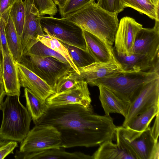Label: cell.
I'll list each match as a JSON object with an SVG mask.
<instances>
[{
    "instance_id": "obj_22",
    "label": "cell",
    "mask_w": 159,
    "mask_h": 159,
    "mask_svg": "<svg viewBox=\"0 0 159 159\" xmlns=\"http://www.w3.org/2000/svg\"><path fill=\"white\" fill-rule=\"evenodd\" d=\"M24 91L26 107L34 123L43 115L48 106L46 102L42 101L28 89L25 88Z\"/></svg>"
},
{
    "instance_id": "obj_11",
    "label": "cell",
    "mask_w": 159,
    "mask_h": 159,
    "mask_svg": "<svg viewBox=\"0 0 159 159\" xmlns=\"http://www.w3.org/2000/svg\"><path fill=\"white\" fill-rule=\"evenodd\" d=\"M78 69V73L75 72L71 69L64 76L77 81H83L89 84L98 79L123 72L120 65L114 62H95Z\"/></svg>"
},
{
    "instance_id": "obj_44",
    "label": "cell",
    "mask_w": 159,
    "mask_h": 159,
    "mask_svg": "<svg viewBox=\"0 0 159 159\" xmlns=\"http://www.w3.org/2000/svg\"><path fill=\"white\" fill-rule=\"evenodd\" d=\"M150 1L152 3V0H148Z\"/></svg>"
},
{
    "instance_id": "obj_37",
    "label": "cell",
    "mask_w": 159,
    "mask_h": 159,
    "mask_svg": "<svg viewBox=\"0 0 159 159\" xmlns=\"http://www.w3.org/2000/svg\"><path fill=\"white\" fill-rule=\"evenodd\" d=\"M151 128L152 134L156 141L158 140L159 136V114L156 116L154 124Z\"/></svg>"
},
{
    "instance_id": "obj_16",
    "label": "cell",
    "mask_w": 159,
    "mask_h": 159,
    "mask_svg": "<svg viewBox=\"0 0 159 159\" xmlns=\"http://www.w3.org/2000/svg\"><path fill=\"white\" fill-rule=\"evenodd\" d=\"M114 54L123 72H156L159 74V61L152 60L147 56L132 53L126 56L118 54L113 48Z\"/></svg>"
},
{
    "instance_id": "obj_2",
    "label": "cell",
    "mask_w": 159,
    "mask_h": 159,
    "mask_svg": "<svg viewBox=\"0 0 159 159\" xmlns=\"http://www.w3.org/2000/svg\"><path fill=\"white\" fill-rule=\"evenodd\" d=\"M118 15L103 10L95 1L65 18L113 48L119 23Z\"/></svg>"
},
{
    "instance_id": "obj_5",
    "label": "cell",
    "mask_w": 159,
    "mask_h": 159,
    "mask_svg": "<svg viewBox=\"0 0 159 159\" xmlns=\"http://www.w3.org/2000/svg\"><path fill=\"white\" fill-rule=\"evenodd\" d=\"M116 144L134 159H150L156 143L150 126L143 131H138L127 127H116Z\"/></svg>"
},
{
    "instance_id": "obj_25",
    "label": "cell",
    "mask_w": 159,
    "mask_h": 159,
    "mask_svg": "<svg viewBox=\"0 0 159 159\" xmlns=\"http://www.w3.org/2000/svg\"><path fill=\"white\" fill-rule=\"evenodd\" d=\"M38 39L45 45L57 52L68 61L69 65L76 73H78V68L73 61L67 48L64 43L55 37L48 34L44 36L38 35Z\"/></svg>"
},
{
    "instance_id": "obj_34",
    "label": "cell",
    "mask_w": 159,
    "mask_h": 159,
    "mask_svg": "<svg viewBox=\"0 0 159 159\" xmlns=\"http://www.w3.org/2000/svg\"><path fill=\"white\" fill-rule=\"evenodd\" d=\"M78 82V81L63 76L58 81L54 87V94H58L70 89Z\"/></svg>"
},
{
    "instance_id": "obj_15",
    "label": "cell",
    "mask_w": 159,
    "mask_h": 159,
    "mask_svg": "<svg viewBox=\"0 0 159 159\" xmlns=\"http://www.w3.org/2000/svg\"><path fill=\"white\" fill-rule=\"evenodd\" d=\"M21 87L30 89L43 102L55 94L52 88L20 62L17 63Z\"/></svg>"
},
{
    "instance_id": "obj_32",
    "label": "cell",
    "mask_w": 159,
    "mask_h": 159,
    "mask_svg": "<svg viewBox=\"0 0 159 159\" xmlns=\"http://www.w3.org/2000/svg\"><path fill=\"white\" fill-rule=\"evenodd\" d=\"M102 9L111 13L118 14L124 9L120 0H97Z\"/></svg>"
},
{
    "instance_id": "obj_12",
    "label": "cell",
    "mask_w": 159,
    "mask_h": 159,
    "mask_svg": "<svg viewBox=\"0 0 159 159\" xmlns=\"http://www.w3.org/2000/svg\"><path fill=\"white\" fill-rule=\"evenodd\" d=\"M142 28V24L132 17L126 16L122 18L115 36L113 48L116 52L123 55L131 54L137 34Z\"/></svg>"
},
{
    "instance_id": "obj_33",
    "label": "cell",
    "mask_w": 159,
    "mask_h": 159,
    "mask_svg": "<svg viewBox=\"0 0 159 159\" xmlns=\"http://www.w3.org/2000/svg\"><path fill=\"white\" fill-rule=\"evenodd\" d=\"M18 147V142L16 141L0 139V159L13 154L14 150Z\"/></svg>"
},
{
    "instance_id": "obj_14",
    "label": "cell",
    "mask_w": 159,
    "mask_h": 159,
    "mask_svg": "<svg viewBox=\"0 0 159 159\" xmlns=\"http://www.w3.org/2000/svg\"><path fill=\"white\" fill-rule=\"evenodd\" d=\"M155 21L153 28L143 27L139 31L131 54H144L153 60L159 61V21Z\"/></svg>"
},
{
    "instance_id": "obj_43",
    "label": "cell",
    "mask_w": 159,
    "mask_h": 159,
    "mask_svg": "<svg viewBox=\"0 0 159 159\" xmlns=\"http://www.w3.org/2000/svg\"><path fill=\"white\" fill-rule=\"evenodd\" d=\"M2 83V70L1 69L0 65V83Z\"/></svg>"
},
{
    "instance_id": "obj_40",
    "label": "cell",
    "mask_w": 159,
    "mask_h": 159,
    "mask_svg": "<svg viewBox=\"0 0 159 159\" xmlns=\"http://www.w3.org/2000/svg\"><path fill=\"white\" fill-rule=\"evenodd\" d=\"M68 0H53L55 4L60 8L62 7Z\"/></svg>"
},
{
    "instance_id": "obj_31",
    "label": "cell",
    "mask_w": 159,
    "mask_h": 159,
    "mask_svg": "<svg viewBox=\"0 0 159 159\" xmlns=\"http://www.w3.org/2000/svg\"><path fill=\"white\" fill-rule=\"evenodd\" d=\"M34 3L41 16L48 15L54 16L57 13V6L53 0H33Z\"/></svg>"
},
{
    "instance_id": "obj_42",
    "label": "cell",
    "mask_w": 159,
    "mask_h": 159,
    "mask_svg": "<svg viewBox=\"0 0 159 159\" xmlns=\"http://www.w3.org/2000/svg\"><path fill=\"white\" fill-rule=\"evenodd\" d=\"M152 3L157 7H159V0H152Z\"/></svg>"
},
{
    "instance_id": "obj_39",
    "label": "cell",
    "mask_w": 159,
    "mask_h": 159,
    "mask_svg": "<svg viewBox=\"0 0 159 159\" xmlns=\"http://www.w3.org/2000/svg\"><path fill=\"white\" fill-rule=\"evenodd\" d=\"M6 95L3 84L2 83H0V110H1L3 99Z\"/></svg>"
},
{
    "instance_id": "obj_19",
    "label": "cell",
    "mask_w": 159,
    "mask_h": 159,
    "mask_svg": "<svg viewBox=\"0 0 159 159\" xmlns=\"http://www.w3.org/2000/svg\"><path fill=\"white\" fill-rule=\"evenodd\" d=\"M98 87L99 91V99L105 115L117 113L125 117L131 103L122 99L105 87L101 85Z\"/></svg>"
},
{
    "instance_id": "obj_18",
    "label": "cell",
    "mask_w": 159,
    "mask_h": 159,
    "mask_svg": "<svg viewBox=\"0 0 159 159\" xmlns=\"http://www.w3.org/2000/svg\"><path fill=\"white\" fill-rule=\"evenodd\" d=\"M86 51L93 57L95 62L118 63L111 48L101 39L93 34L83 30Z\"/></svg>"
},
{
    "instance_id": "obj_21",
    "label": "cell",
    "mask_w": 159,
    "mask_h": 159,
    "mask_svg": "<svg viewBox=\"0 0 159 159\" xmlns=\"http://www.w3.org/2000/svg\"><path fill=\"white\" fill-rule=\"evenodd\" d=\"M92 156L93 159H134L111 141H106L99 145Z\"/></svg>"
},
{
    "instance_id": "obj_1",
    "label": "cell",
    "mask_w": 159,
    "mask_h": 159,
    "mask_svg": "<svg viewBox=\"0 0 159 159\" xmlns=\"http://www.w3.org/2000/svg\"><path fill=\"white\" fill-rule=\"evenodd\" d=\"M35 125H48L59 132L61 148L90 147L114 140L116 128L110 115L94 112L92 106L78 104L49 106Z\"/></svg>"
},
{
    "instance_id": "obj_9",
    "label": "cell",
    "mask_w": 159,
    "mask_h": 159,
    "mask_svg": "<svg viewBox=\"0 0 159 159\" xmlns=\"http://www.w3.org/2000/svg\"><path fill=\"white\" fill-rule=\"evenodd\" d=\"M24 2L25 17L23 32L20 39L21 58L25 55L32 46L39 41L38 36L45 34L41 25V16L33 0H25Z\"/></svg>"
},
{
    "instance_id": "obj_29",
    "label": "cell",
    "mask_w": 159,
    "mask_h": 159,
    "mask_svg": "<svg viewBox=\"0 0 159 159\" xmlns=\"http://www.w3.org/2000/svg\"><path fill=\"white\" fill-rule=\"evenodd\" d=\"M29 55L52 57L69 64L67 60L61 55L47 47L39 41L32 46L25 56Z\"/></svg>"
},
{
    "instance_id": "obj_30",
    "label": "cell",
    "mask_w": 159,
    "mask_h": 159,
    "mask_svg": "<svg viewBox=\"0 0 159 159\" xmlns=\"http://www.w3.org/2000/svg\"><path fill=\"white\" fill-rule=\"evenodd\" d=\"M95 0H68L58 11L61 18H65L73 13L95 1Z\"/></svg>"
},
{
    "instance_id": "obj_4",
    "label": "cell",
    "mask_w": 159,
    "mask_h": 159,
    "mask_svg": "<svg viewBox=\"0 0 159 159\" xmlns=\"http://www.w3.org/2000/svg\"><path fill=\"white\" fill-rule=\"evenodd\" d=\"M158 77L159 74L156 72H123L98 79L89 84L105 87L131 103L145 84Z\"/></svg>"
},
{
    "instance_id": "obj_35",
    "label": "cell",
    "mask_w": 159,
    "mask_h": 159,
    "mask_svg": "<svg viewBox=\"0 0 159 159\" xmlns=\"http://www.w3.org/2000/svg\"><path fill=\"white\" fill-rule=\"evenodd\" d=\"M19 0H0V18L3 19L6 25L8 21L13 6Z\"/></svg>"
},
{
    "instance_id": "obj_6",
    "label": "cell",
    "mask_w": 159,
    "mask_h": 159,
    "mask_svg": "<svg viewBox=\"0 0 159 159\" xmlns=\"http://www.w3.org/2000/svg\"><path fill=\"white\" fill-rule=\"evenodd\" d=\"M40 23L45 34L54 36L63 43L86 51L83 30L66 18L41 16Z\"/></svg>"
},
{
    "instance_id": "obj_20",
    "label": "cell",
    "mask_w": 159,
    "mask_h": 159,
    "mask_svg": "<svg viewBox=\"0 0 159 159\" xmlns=\"http://www.w3.org/2000/svg\"><path fill=\"white\" fill-rule=\"evenodd\" d=\"M15 157L23 159H93L92 156L81 152H68L62 148H51L28 154L16 153Z\"/></svg>"
},
{
    "instance_id": "obj_10",
    "label": "cell",
    "mask_w": 159,
    "mask_h": 159,
    "mask_svg": "<svg viewBox=\"0 0 159 159\" xmlns=\"http://www.w3.org/2000/svg\"><path fill=\"white\" fill-rule=\"evenodd\" d=\"M159 77L145 84L130 103L122 126L126 127L139 115L153 106L159 105Z\"/></svg>"
},
{
    "instance_id": "obj_7",
    "label": "cell",
    "mask_w": 159,
    "mask_h": 159,
    "mask_svg": "<svg viewBox=\"0 0 159 159\" xmlns=\"http://www.w3.org/2000/svg\"><path fill=\"white\" fill-rule=\"evenodd\" d=\"M19 62L45 81L54 90L59 79L72 69L69 64L52 57L27 55L23 56Z\"/></svg>"
},
{
    "instance_id": "obj_17",
    "label": "cell",
    "mask_w": 159,
    "mask_h": 159,
    "mask_svg": "<svg viewBox=\"0 0 159 159\" xmlns=\"http://www.w3.org/2000/svg\"><path fill=\"white\" fill-rule=\"evenodd\" d=\"M16 62L11 53L3 55L2 76L6 95L20 97V84Z\"/></svg>"
},
{
    "instance_id": "obj_26",
    "label": "cell",
    "mask_w": 159,
    "mask_h": 159,
    "mask_svg": "<svg viewBox=\"0 0 159 159\" xmlns=\"http://www.w3.org/2000/svg\"><path fill=\"white\" fill-rule=\"evenodd\" d=\"M159 105L152 106L135 117L126 127L137 131H144L149 127L153 118L159 114Z\"/></svg>"
},
{
    "instance_id": "obj_27",
    "label": "cell",
    "mask_w": 159,
    "mask_h": 159,
    "mask_svg": "<svg viewBox=\"0 0 159 159\" xmlns=\"http://www.w3.org/2000/svg\"><path fill=\"white\" fill-rule=\"evenodd\" d=\"M63 43L68 50L74 64L78 68L86 66L95 62L93 57L86 51Z\"/></svg>"
},
{
    "instance_id": "obj_28",
    "label": "cell",
    "mask_w": 159,
    "mask_h": 159,
    "mask_svg": "<svg viewBox=\"0 0 159 159\" xmlns=\"http://www.w3.org/2000/svg\"><path fill=\"white\" fill-rule=\"evenodd\" d=\"M10 16L20 39L23 29L25 17V7L22 0H19L15 3L11 8Z\"/></svg>"
},
{
    "instance_id": "obj_41",
    "label": "cell",
    "mask_w": 159,
    "mask_h": 159,
    "mask_svg": "<svg viewBox=\"0 0 159 159\" xmlns=\"http://www.w3.org/2000/svg\"><path fill=\"white\" fill-rule=\"evenodd\" d=\"M3 55L2 52V51L1 50V49L0 48V65L1 69L2 70V62H3Z\"/></svg>"
},
{
    "instance_id": "obj_13",
    "label": "cell",
    "mask_w": 159,
    "mask_h": 159,
    "mask_svg": "<svg viewBox=\"0 0 159 159\" xmlns=\"http://www.w3.org/2000/svg\"><path fill=\"white\" fill-rule=\"evenodd\" d=\"M88 84L83 81L78 82L72 88L49 97L46 102L49 106L68 104H78L85 107L91 106V99Z\"/></svg>"
},
{
    "instance_id": "obj_8",
    "label": "cell",
    "mask_w": 159,
    "mask_h": 159,
    "mask_svg": "<svg viewBox=\"0 0 159 159\" xmlns=\"http://www.w3.org/2000/svg\"><path fill=\"white\" fill-rule=\"evenodd\" d=\"M60 134L53 126L35 125L20 143L16 153L28 154L50 149L61 148Z\"/></svg>"
},
{
    "instance_id": "obj_23",
    "label": "cell",
    "mask_w": 159,
    "mask_h": 159,
    "mask_svg": "<svg viewBox=\"0 0 159 159\" xmlns=\"http://www.w3.org/2000/svg\"><path fill=\"white\" fill-rule=\"evenodd\" d=\"M125 8L129 7L144 14L151 19L159 21V8L148 0H120Z\"/></svg>"
},
{
    "instance_id": "obj_3",
    "label": "cell",
    "mask_w": 159,
    "mask_h": 159,
    "mask_svg": "<svg viewBox=\"0 0 159 159\" xmlns=\"http://www.w3.org/2000/svg\"><path fill=\"white\" fill-rule=\"evenodd\" d=\"M19 97L7 96L3 103L0 139L21 143L30 130L31 117Z\"/></svg>"
},
{
    "instance_id": "obj_24",
    "label": "cell",
    "mask_w": 159,
    "mask_h": 159,
    "mask_svg": "<svg viewBox=\"0 0 159 159\" xmlns=\"http://www.w3.org/2000/svg\"><path fill=\"white\" fill-rule=\"evenodd\" d=\"M5 31L7 42L10 52L16 62H20L21 57L20 39L10 16L7 23L5 25Z\"/></svg>"
},
{
    "instance_id": "obj_38",
    "label": "cell",
    "mask_w": 159,
    "mask_h": 159,
    "mask_svg": "<svg viewBox=\"0 0 159 159\" xmlns=\"http://www.w3.org/2000/svg\"><path fill=\"white\" fill-rule=\"evenodd\" d=\"M159 142L156 143L153 150L150 159H159Z\"/></svg>"
},
{
    "instance_id": "obj_36",
    "label": "cell",
    "mask_w": 159,
    "mask_h": 159,
    "mask_svg": "<svg viewBox=\"0 0 159 159\" xmlns=\"http://www.w3.org/2000/svg\"><path fill=\"white\" fill-rule=\"evenodd\" d=\"M5 25V22L3 19L0 18V48L3 55L11 53L6 40Z\"/></svg>"
}]
</instances>
